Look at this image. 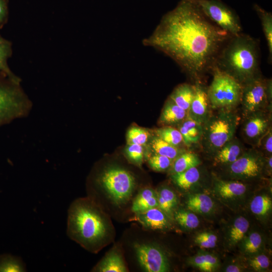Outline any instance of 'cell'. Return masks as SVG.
<instances>
[{"label":"cell","instance_id":"2e32d148","mask_svg":"<svg viewBox=\"0 0 272 272\" xmlns=\"http://www.w3.org/2000/svg\"><path fill=\"white\" fill-rule=\"evenodd\" d=\"M181 133L185 146L190 147L199 143L201 139L202 124L187 117L179 124L178 129Z\"/></svg>","mask_w":272,"mask_h":272},{"label":"cell","instance_id":"44dd1931","mask_svg":"<svg viewBox=\"0 0 272 272\" xmlns=\"http://www.w3.org/2000/svg\"><path fill=\"white\" fill-rule=\"evenodd\" d=\"M186 206L190 211L202 215L210 213L215 206L212 198L207 194H190L186 200Z\"/></svg>","mask_w":272,"mask_h":272},{"label":"cell","instance_id":"5bb4252c","mask_svg":"<svg viewBox=\"0 0 272 272\" xmlns=\"http://www.w3.org/2000/svg\"><path fill=\"white\" fill-rule=\"evenodd\" d=\"M246 149L242 142L234 137L213 156L214 162L217 164L229 165L239 158Z\"/></svg>","mask_w":272,"mask_h":272},{"label":"cell","instance_id":"7bdbcfd3","mask_svg":"<svg viewBox=\"0 0 272 272\" xmlns=\"http://www.w3.org/2000/svg\"><path fill=\"white\" fill-rule=\"evenodd\" d=\"M8 19V10L5 0H0V29L7 22Z\"/></svg>","mask_w":272,"mask_h":272},{"label":"cell","instance_id":"b9f144b4","mask_svg":"<svg viewBox=\"0 0 272 272\" xmlns=\"http://www.w3.org/2000/svg\"><path fill=\"white\" fill-rule=\"evenodd\" d=\"M187 262L189 265L201 270L206 264L205 252H200L189 257Z\"/></svg>","mask_w":272,"mask_h":272},{"label":"cell","instance_id":"f6af8a7d","mask_svg":"<svg viewBox=\"0 0 272 272\" xmlns=\"http://www.w3.org/2000/svg\"><path fill=\"white\" fill-rule=\"evenodd\" d=\"M225 271L226 272H239L242 271V268L239 265L233 264L228 265Z\"/></svg>","mask_w":272,"mask_h":272},{"label":"cell","instance_id":"30bf717a","mask_svg":"<svg viewBox=\"0 0 272 272\" xmlns=\"http://www.w3.org/2000/svg\"><path fill=\"white\" fill-rule=\"evenodd\" d=\"M265 157L256 148L246 149L236 161L228 165L232 177L242 180L259 177L265 165Z\"/></svg>","mask_w":272,"mask_h":272},{"label":"cell","instance_id":"d590c367","mask_svg":"<svg viewBox=\"0 0 272 272\" xmlns=\"http://www.w3.org/2000/svg\"><path fill=\"white\" fill-rule=\"evenodd\" d=\"M217 236L211 232H201L196 236L195 243L202 248H211L216 246Z\"/></svg>","mask_w":272,"mask_h":272},{"label":"cell","instance_id":"f546056e","mask_svg":"<svg viewBox=\"0 0 272 272\" xmlns=\"http://www.w3.org/2000/svg\"><path fill=\"white\" fill-rule=\"evenodd\" d=\"M156 134V136L173 146L178 147L182 144H184L182 135L179 130L171 126L157 129Z\"/></svg>","mask_w":272,"mask_h":272},{"label":"cell","instance_id":"4316f807","mask_svg":"<svg viewBox=\"0 0 272 272\" xmlns=\"http://www.w3.org/2000/svg\"><path fill=\"white\" fill-rule=\"evenodd\" d=\"M254 8L260 19L263 31L266 40L269 58L272 55V15L258 5H254Z\"/></svg>","mask_w":272,"mask_h":272},{"label":"cell","instance_id":"e0dca14e","mask_svg":"<svg viewBox=\"0 0 272 272\" xmlns=\"http://www.w3.org/2000/svg\"><path fill=\"white\" fill-rule=\"evenodd\" d=\"M214 191L220 197L232 199L242 196L247 190L244 183L238 181H226L216 179L214 182Z\"/></svg>","mask_w":272,"mask_h":272},{"label":"cell","instance_id":"4dcf8cb0","mask_svg":"<svg viewBox=\"0 0 272 272\" xmlns=\"http://www.w3.org/2000/svg\"><path fill=\"white\" fill-rule=\"evenodd\" d=\"M26 266L21 258L10 255L0 257V272H24Z\"/></svg>","mask_w":272,"mask_h":272},{"label":"cell","instance_id":"ee69618b","mask_svg":"<svg viewBox=\"0 0 272 272\" xmlns=\"http://www.w3.org/2000/svg\"><path fill=\"white\" fill-rule=\"evenodd\" d=\"M265 91L269 105L272 103V82L271 79H265Z\"/></svg>","mask_w":272,"mask_h":272},{"label":"cell","instance_id":"7c38bea8","mask_svg":"<svg viewBox=\"0 0 272 272\" xmlns=\"http://www.w3.org/2000/svg\"><path fill=\"white\" fill-rule=\"evenodd\" d=\"M242 134L245 141L255 147L271 127V111H257L243 117Z\"/></svg>","mask_w":272,"mask_h":272},{"label":"cell","instance_id":"d6a6232c","mask_svg":"<svg viewBox=\"0 0 272 272\" xmlns=\"http://www.w3.org/2000/svg\"><path fill=\"white\" fill-rule=\"evenodd\" d=\"M174 218L182 227L187 230L194 229L197 227L199 224L197 216L188 211L178 210L175 212Z\"/></svg>","mask_w":272,"mask_h":272},{"label":"cell","instance_id":"9c48e42d","mask_svg":"<svg viewBox=\"0 0 272 272\" xmlns=\"http://www.w3.org/2000/svg\"><path fill=\"white\" fill-rule=\"evenodd\" d=\"M240 104L243 117L257 111H271L265 91V79L260 75L243 85Z\"/></svg>","mask_w":272,"mask_h":272},{"label":"cell","instance_id":"8d00e7d4","mask_svg":"<svg viewBox=\"0 0 272 272\" xmlns=\"http://www.w3.org/2000/svg\"><path fill=\"white\" fill-rule=\"evenodd\" d=\"M148 162L152 169L157 171H163L171 166L172 160L167 157L155 154L150 158Z\"/></svg>","mask_w":272,"mask_h":272},{"label":"cell","instance_id":"8fae6325","mask_svg":"<svg viewBox=\"0 0 272 272\" xmlns=\"http://www.w3.org/2000/svg\"><path fill=\"white\" fill-rule=\"evenodd\" d=\"M134 249L137 260L142 268L148 272L169 270V261L164 250L153 244L135 243Z\"/></svg>","mask_w":272,"mask_h":272},{"label":"cell","instance_id":"603a6c76","mask_svg":"<svg viewBox=\"0 0 272 272\" xmlns=\"http://www.w3.org/2000/svg\"><path fill=\"white\" fill-rule=\"evenodd\" d=\"M200 177V172L197 167H195L181 172L172 174L171 179L178 187L187 190L197 183Z\"/></svg>","mask_w":272,"mask_h":272},{"label":"cell","instance_id":"83f0119b","mask_svg":"<svg viewBox=\"0 0 272 272\" xmlns=\"http://www.w3.org/2000/svg\"><path fill=\"white\" fill-rule=\"evenodd\" d=\"M249 227V222L245 217H237L232 225L229 233L230 244L235 245L243 240Z\"/></svg>","mask_w":272,"mask_h":272},{"label":"cell","instance_id":"5b68a950","mask_svg":"<svg viewBox=\"0 0 272 272\" xmlns=\"http://www.w3.org/2000/svg\"><path fill=\"white\" fill-rule=\"evenodd\" d=\"M212 71L213 80L207 88L211 108L215 110H235L240 104L242 85L216 66H214Z\"/></svg>","mask_w":272,"mask_h":272},{"label":"cell","instance_id":"cb8c5ba5","mask_svg":"<svg viewBox=\"0 0 272 272\" xmlns=\"http://www.w3.org/2000/svg\"><path fill=\"white\" fill-rule=\"evenodd\" d=\"M172 165V174L184 171L192 167H198L201 161L195 153L190 151H185L179 155Z\"/></svg>","mask_w":272,"mask_h":272},{"label":"cell","instance_id":"ac0fdd59","mask_svg":"<svg viewBox=\"0 0 272 272\" xmlns=\"http://www.w3.org/2000/svg\"><path fill=\"white\" fill-rule=\"evenodd\" d=\"M187 116V112L179 107L169 98L163 109L160 121L164 125L171 126L179 124Z\"/></svg>","mask_w":272,"mask_h":272},{"label":"cell","instance_id":"8992f818","mask_svg":"<svg viewBox=\"0 0 272 272\" xmlns=\"http://www.w3.org/2000/svg\"><path fill=\"white\" fill-rule=\"evenodd\" d=\"M17 83L0 73V126L23 115L28 103Z\"/></svg>","mask_w":272,"mask_h":272},{"label":"cell","instance_id":"ba28073f","mask_svg":"<svg viewBox=\"0 0 272 272\" xmlns=\"http://www.w3.org/2000/svg\"><path fill=\"white\" fill-rule=\"evenodd\" d=\"M204 14L231 36L241 33L242 27L237 14L220 0H197Z\"/></svg>","mask_w":272,"mask_h":272},{"label":"cell","instance_id":"d4e9b609","mask_svg":"<svg viewBox=\"0 0 272 272\" xmlns=\"http://www.w3.org/2000/svg\"><path fill=\"white\" fill-rule=\"evenodd\" d=\"M151 146L156 154L167 157L172 160L186 151L166 142L157 136L153 139Z\"/></svg>","mask_w":272,"mask_h":272},{"label":"cell","instance_id":"9a60e30c","mask_svg":"<svg viewBox=\"0 0 272 272\" xmlns=\"http://www.w3.org/2000/svg\"><path fill=\"white\" fill-rule=\"evenodd\" d=\"M136 219L143 227L150 229L165 230L170 226L167 215L157 207L137 213Z\"/></svg>","mask_w":272,"mask_h":272},{"label":"cell","instance_id":"1f68e13d","mask_svg":"<svg viewBox=\"0 0 272 272\" xmlns=\"http://www.w3.org/2000/svg\"><path fill=\"white\" fill-rule=\"evenodd\" d=\"M272 202L270 197L267 195H259L255 196L252 200L250 208L255 215L263 216L271 210Z\"/></svg>","mask_w":272,"mask_h":272},{"label":"cell","instance_id":"d6986e66","mask_svg":"<svg viewBox=\"0 0 272 272\" xmlns=\"http://www.w3.org/2000/svg\"><path fill=\"white\" fill-rule=\"evenodd\" d=\"M194 85L184 83L177 86L169 98L177 105L188 111L194 95Z\"/></svg>","mask_w":272,"mask_h":272},{"label":"cell","instance_id":"52a82bcc","mask_svg":"<svg viewBox=\"0 0 272 272\" xmlns=\"http://www.w3.org/2000/svg\"><path fill=\"white\" fill-rule=\"evenodd\" d=\"M98 182L117 205L125 203L130 199L135 186L132 175L127 171L117 167L105 170Z\"/></svg>","mask_w":272,"mask_h":272},{"label":"cell","instance_id":"3957f363","mask_svg":"<svg viewBox=\"0 0 272 272\" xmlns=\"http://www.w3.org/2000/svg\"><path fill=\"white\" fill-rule=\"evenodd\" d=\"M108 230L103 214L93 201L78 199L70 207L67 234L85 248L96 251L106 239Z\"/></svg>","mask_w":272,"mask_h":272},{"label":"cell","instance_id":"6da1fadb","mask_svg":"<svg viewBox=\"0 0 272 272\" xmlns=\"http://www.w3.org/2000/svg\"><path fill=\"white\" fill-rule=\"evenodd\" d=\"M230 36L204 14L197 0H180L143 42L170 57L195 81L212 70Z\"/></svg>","mask_w":272,"mask_h":272},{"label":"cell","instance_id":"f35d334b","mask_svg":"<svg viewBox=\"0 0 272 272\" xmlns=\"http://www.w3.org/2000/svg\"><path fill=\"white\" fill-rule=\"evenodd\" d=\"M249 265L255 270L261 271L269 267L270 260L265 254L258 255L249 260Z\"/></svg>","mask_w":272,"mask_h":272},{"label":"cell","instance_id":"60d3db41","mask_svg":"<svg viewBox=\"0 0 272 272\" xmlns=\"http://www.w3.org/2000/svg\"><path fill=\"white\" fill-rule=\"evenodd\" d=\"M206 264L202 269V271L211 272L215 270L219 266L220 262L215 255L205 252Z\"/></svg>","mask_w":272,"mask_h":272},{"label":"cell","instance_id":"836d02e7","mask_svg":"<svg viewBox=\"0 0 272 272\" xmlns=\"http://www.w3.org/2000/svg\"><path fill=\"white\" fill-rule=\"evenodd\" d=\"M262 243L260 235L257 232H252L244 240L243 250L244 252L249 254L256 253L260 248Z\"/></svg>","mask_w":272,"mask_h":272},{"label":"cell","instance_id":"484cf974","mask_svg":"<svg viewBox=\"0 0 272 272\" xmlns=\"http://www.w3.org/2000/svg\"><path fill=\"white\" fill-rule=\"evenodd\" d=\"M12 53L11 43L0 34V73L19 83V79L12 73L8 64V60L11 57Z\"/></svg>","mask_w":272,"mask_h":272},{"label":"cell","instance_id":"7402d4cb","mask_svg":"<svg viewBox=\"0 0 272 272\" xmlns=\"http://www.w3.org/2000/svg\"><path fill=\"white\" fill-rule=\"evenodd\" d=\"M158 207L157 196L150 188L143 189L133 200L131 210L136 214Z\"/></svg>","mask_w":272,"mask_h":272},{"label":"cell","instance_id":"e575fe53","mask_svg":"<svg viewBox=\"0 0 272 272\" xmlns=\"http://www.w3.org/2000/svg\"><path fill=\"white\" fill-rule=\"evenodd\" d=\"M148 137V132L144 129L138 127H132L127 131V143L142 145L147 142Z\"/></svg>","mask_w":272,"mask_h":272},{"label":"cell","instance_id":"277c9868","mask_svg":"<svg viewBox=\"0 0 272 272\" xmlns=\"http://www.w3.org/2000/svg\"><path fill=\"white\" fill-rule=\"evenodd\" d=\"M240 117L235 110H217L211 113L202 124L203 131L199 142L205 153L213 156L234 137Z\"/></svg>","mask_w":272,"mask_h":272},{"label":"cell","instance_id":"ab89813d","mask_svg":"<svg viewBox=\"0 0 272 272\" xmlns=\"http://www.w3.org/2000/svg\"><path fill=\"white\" fill-rule=\"evenodd\" d=\"M126 153L128 157L132 162L141 164L143 158V149L141 145L128 144Z\"/></svg>","mask_w":272,"mask_h":272},{"label":"cell","instance_id":"ffe728a7","mask_svg":"<svg viewBox=\"0 0 272 272\" xmlns=\"http://www.w3.org/2000/svg\"><path fill=\"white\" fill-rule=\"evenodd\" d=\"M101 272H125L127 268L121 254L111 251L97 264L94 269Z\"/></svg>","mask_w":272,"mask_h":272},{"label":"cell","instance_id":"7a4b0ae2","mask_svg":"<svg viewBox=\"0 0 272 272\" xmlns=\"http://www.w3.org/2000/svg\"><path fill=\"white\" fill-rule=\"evenodd\" d=\"M214 66L242 86L261 75L257 41L241 33L231 36L221 49Z\"/></svg>","mask_w":272,"mask_h":272},{"label":"cell","instance_id":"4fadbf2b","mask_svg":"<svg viewBox=\"0 0 272 272\" xmlns=\"http://www.w3.org/2000/svg\"><path fill=\"white\" fill-rule=\"evenodd\" d=\"M194 95L187 111L188 117L203 124L211 115V107L209 100L207 88L200 80L194 81Z\"/></svg>","mask_w":272,"mask_h":272},{"label":"cell","instance_id":"74e56055","mask_svg":"<svg viewBox=\"0 0 272 272\" xmlns=\"http://www.w3.org/2000/svg\"><path fill=\"white\" fill-rule=\"evenodd\" d=\"M265 157L271 155L272 154V128L268 129L264 135L261 139L258 145L255 147Z\"/></svg>","mask_w":272,"mask_h":272},{"label":"cell","instance_id":"f1b7e54d","mask_svg":"<svg viewBox=\"0 0 272 272\" xmlns=\"http://www.w3.org/2000/svg\"><path fill=\"white\" fill-rule=\"evenodd\" d=\"M159 209L168 215H170L176 206L177 200L175 193L168 188H163L157 196Z\"/></svg>","mask_w":272,"mask_h":272}]
</instances>
